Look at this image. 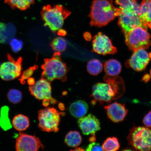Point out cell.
<instances>
[{
  "mask_svg": "<svg viewBox=\"0 0 151 151\" xmlns=\"http://www.w3.org/2000/svg\"><path fill=\"white\" fill-rule=\"evenodd\" d=\"M120 9L114 6L109 0H94L89 15L90 26L101 27L119 15Z\"/></svg>",
  "mask_w": 151,
  "mask_h": 151,
  "instance_id": "2",
  "label": "cell"
},
{
  "mask_svg": "<svg viewBox=\"0 0 151 151\" xmlns=\"http://www.w3.org/2000/svg\"><path fill=\"white\" fill-rule=\"evenodd\" d=\"M92 46V52L102 55L114 54L117 52L110 39L101 32L94 37Z\"/></svg>",
  "mask_w": 151,
  "mask_h": 151,
  "instance_id": "10",
  "label": "cell"
},
{
  "mask_svg": "<svg viewBox=\"0 0 151 151\" xmlns=\"http://www.w3.org/2000/svg\"><path fill=\"white\" fill-rule=\"evenodd\" d=\"M147 29L139 26L125 35V42L130 50L134 52L140 49L146 50L151 46V36Z\"/></svg>",
  "mask_w": 151,
  "mask_h": 151,
  "instance_id": "6",
  "label": "cell"
},
{
  "mask_svg": "<svg viewBox=\"0 0 151 151\" xmlns=\"http://www.w3.org/2000/svg\"><path fill=\"white\" fill-rule=\"evenodd\" d=\"M8 107L4 106L1 109L0 115V126L4 131H7L12 127L9 115Z\"/></svg>",
  "mask_w": 151,
  "mask_h": 151,
  "instance_id": "25",
  "label": "cell"
},
{
  "mask_svg": "<svg viewBox=\"0 0 151 151\" xmlns=\"http://www.w3.org/2000/svg\"><path fill=\"white\" fill-rule=\"evenodd\" d=\"M7 99L11 103L17 104L19 103L22 99V92L17 89L9 90L7 94Z\"/></svg>",
  "mask_w": 151,
  "mask_h": 151,
  "instance_id": "28",
  "label": "cell"
},
{
  "mask_svg": "<svg viewBox=\"0 0 151 151\" xmlns=\"http://www.w3.org/2000/svg\"><path fill=\"white\" fill-rule=\"evenodd\" d=\"M50 46L52 50L56 52H63L67 48V41L62 37H56L51 42Z\"/></svg>",
  "mask_w": 151,
  "mask_h": 151,
  "instance_id": "27",
  "label": "cell"
},
{
  "mask_svg": "<svg viewBox=\"0 0 151 151\" xmlns=\"http://www.w3.org/2000/svg\"><path fill=\"white\" fill-rule=\"evenodd\" d=\"M1 62H0V69H1Z\"/></svg>",
  "mask_w": 151,
  "mask_h": 151,
  "instance_id": "41",
  "label": "cell"
},
{
  "mask_svg": "<svg viewBox=\"0 0 151 151\" xmlns=\"http://www.w3.org/2000/svg\"><path fill=\"white\" fill-rule=\"evenodd\" d=\"M151 59V53L145 49H140L133 52L130 59L126 62V67L131 68L137 71L144 70Z\"/></svg>",
  "mask_w": 151,
  "mask_h": 151,
  "instance_id": "11",
  "label": "cell"
},
{
  "mask_svg": "<svg viewBox=\"0 0 151 151\" xmlns=\"http://www.w3.org/2000/svg\"><path fill=\"white\" fill-rule=\"evenodd\" d=\"M139 17L143 25L151 29V0H143L139 6Z\"/></svg>",
  "mask_w": 151,
  "mask_h": 151,
  "instance_id": "17",
  "label": "cell"
},
{
  "mask_svg": "<svg viewBox=\"0 0 151 151\" xmlns=\"http://www.w3.org/2000/svg\"><path fill=\"white\" fill-rule=\"evenodd\" d=\"M150 76L148 75H145L143 77L142 80L143 82L145 83H147L150 81Z\"/></svg>",
  "mask_w": 151,
  "mask_h": 151,
  "instance_id": "35",
  "label": "cell"
},
{
  "mask_svg": "<svg viewBox=\"0 0 151 151\" xmlns=\"http://www.w3.org/2000/svg\"><path fill=\"white\" fill-rule=\"evenodd\" d=\"M127 139L130 145L138 150H151V129L142 126H134Z\"/></svg>",
  "mask_w": 151,
  "mask_h": 151,
  "instance_id": "7",
  "label": "cell"
},
{
  "mask_svg": "<svg viewBox=\"0 0 151 151\" xmlns=\"http://www.w3.org/2000/svg\"><path fill=\"white\" fill-rule=\"evenodd\" d=\"M16 28L14 24L0 22V43L9 42L16 35Z\"/></svg>",
  "mask_w": 151,
  "mask_h": 151,
  "instance_id": "18",
  "label": "cell"
},
{
  "mask_svg": "<svg viewBox=\"0 0 151 151\" xmlns=\"http://www.w3.org/2000/svg\"><path fill=\"white\" fill-rule=\"evenodd\" d=\"M65 142L68 146L74 148L79 146L82 143V137L78 132L71 131L65 136Z\"/></svg>",
  "mask_w": 151,
  "mask_h": 151,
  "instance_id": "22",
  "label": "cell"
},
{
  "mask_svg": "<svg viewBox=\"0 0 151 151\" xmlns=\"http://www.w3.org/2000/svg\"><path fill=\"white\" fill-rule=\"evenodd\" d=\"M104 108L108 118L115 123L122 121L127 114L128 111L124 104L115 102L106 106Z\"/></svg>",
  "mask_w": 151,
  "mask_h": 151,
  "instance_id": "15",
  "label": "cell"
},
{
  "mask_svg": "<svg viewBox=\"0 0 151 151\" xmlns=\"http://www.w3.org/2000/svg\"><path fill=\"white\" fill-rule=\"evenodd\" d=\"M78 124L84 135H95L96 132L101 129L99 120L92 114L80 118L78 121Z\"/></svg>",
  "mask_w": 151,
  "mask_h": 151,
  "instance_id": "13",
  "label": "cell"
},
{
  "mask_svg": "<svg viewBox=\"0 0 151 151\" xmlns=\"http://www.w3.org/2000/svg\"><path fill=\"white\" fill-rule=\"evenodd\" d=\"M84 38L87 41H90L91 40L92 37L91 35L88 32H86L83 35Z\"/></svg>",
  "mask_w": 151,
  "mask_h": 151,
  "instance_id": "33",
  "label": "cell"
},
{
  "mask_svg": "<svg viewBox=\"0 0 151 151\" xmlns=\"http://www.w3.org/2000/svg\"><path fill=\"white\" fill-rule=\"evenodd\" d=\"M67 32L65 30L60 29L58 31V35L61 36H65L67 35Z\"/></svg>",
  "mask_w": 151,
  "mask_h": 151,
  "instance_id": "34",
  "label": "cell"
},
{
  "mask_svg": "<svg viewBox=\"0 0 151 151\" xmlns=\"http://www.w3.org/2000/svg\"><path fill=\"white\" fill-rule=\"evenodd\" d=\"M115 3L119 6L120 13L139 16V6L135 0H115Z\"/></svg>",
  "mask_w": 151,
  "mask_h": 151,
  "instance_id": "16",
  "label": "cell"
},
{
  "mask_svg": "<svg viewBox=\"0 0 151 151\" xmlns=\"http://www.w3.org/2000/svg\"><path fill=\"white\" fill-rule=\"evenodd\" d=\"M11 48L13 51L15 52H18L22 50L23 47L22 41L16 38H12L9 41Z\"/></svg>",
  "mask_w": 151,
  "mask_h": 151,
  "instance_id": "29",
  "label": "cell"
},
{
  "mask_svg": "<svg viewBox=\"0 0 151 151\" xmlns=\"http://www.w3.org/2000/svg\"><path fill=\"white\" fill-rule=\"evenodd\" d=\"M103 69L102 63L97 59H91L88 62L87 70L90 74L96 76L101 73Z\"/></svg>",
  "mask_w": 151,
  "mask_h": 151,
  "instance_id": "24",
  "label": "cell"
},
{
  "mask_svg": "<svg viewBox=\"0 0 151 151\" xmlns=\"http://www.w3.org/2000/svg\"><path fill=\"white\" fill-rule=\"evenodd\" d=\"M102 148L105 151H116L119 149L120 145L117 138L109 137L104 141Z\"/></svg>",
  "mask_w": 151,
  "mask_h": 151,
  "instance_id": "26",
  "label": "cell"
},
{
  "mask_svg": "<svg viewBox=\"0 0 151 151\" xmlns=\"http://www.w3.org/2000/svg\"><path fill=\"white\" fill-rule=\"evenodd\" d=\"M104 68L107 75L110 76H116L122 70L121 64L117 60L110 59L105 62Z\"/></svg>",
  "mask_w": 151,
  "mask_h": 151,
  "instance_id": "20",
  "label": "cell"
},
{
  "mask_svg": "<svg viewBox=\"0 0 151 151\" xmlns=\"http://www.w3.org/2000/svg\"><path fill=\"white\" fill-rule=\"evenodd\" d=\"M5 3L13 9L25 10L35 3V0H5Z\"/></svg>",
  "mask_w": 151,
  "mask_h": 151,
  "instance_id": "23",
  "label": "cell"
},
{
  "mask_svg": "<svg viewBox=\"0 0 151 151\" xmlns=\"http://www.w3.org/2000/svg\"><path fill=\"white\" fill-rule=\"evenodd\" d=\"M86 151H103V149L102 146L99 143L95 142H91L88 146L86 149Z\"/></svg>",
  "mask_w": 151,
  "mask_h": 151,
  "instance_id": "31",
  "label": "cell"
},
{
  "mask_svg": "<svg viewBox=\"0 0 151 151\" xmlns=\"http://www.w3.org/2000/svg\"><path fill=\"white\" fill-rule=\"evenodd\" d=\"M150 77H151V69L150 71Z\"/></svg>",
  "mask_w": 151,
  "mask_h": 151,
  "instance_id": "40",
  "label": "cell"
},
{
  "mask_svg": "<svg viewBox=\"0 0 151 151\" xmlns=\"http://www.w3.org/2000/svg\"><path fill=\"white\" fill-rule=\"evenodd\" d=\"M30 124L29 118L23 114L17 115L13 118L12 125L17 131L22 132L25 131L29 127Z\"/></svg>",
  "mask_w": 151,
  "mask_h": 151,
  "instance_id": "21",
  "label": "cell"
},
{
  "mask_svg": "<svg viewBox=\"0 0 151 151\" xmlns=\"http://www.w3.org/2000/svg\"><path fill=\"white\" fill-rule=\"evenodd\" d=\"M61 54L56 52L52 58H46L41 66L43 69L42 78L50 82L59 80L65 82L67 80V74L69 71L66 64L62 61Z\"/></svg>",
  "mask_w": 151,
  "mask_h": 151,
  "instance_id": "3",
  "label": "cell"
},
{
  "mask_svg": "<svg viewBox=\"0 0 151 151\" xmlns=\"http://www.w3.org/2000/svg\"><path fill=\"white\" fill-rule=\"evenodd\" d=\"M65 114V113L60 112L53 107L41 109L38 116L40 129L42 131L56 133L59 130L60 116Z\"/></svg>",
  "mask_w": 151,
  "mask_h": 151,
  "instance_id": "5",
  "label": "cell"
},
{
  "mask_svg": "<svg viewBox=\"0 0 151 151\" xmlns=\"http://www.w3.org/2000/svg\"><path fill=\"white\" fill-rule=\"evenodd\" d=\"M105 83H98L92 88V104L99 101L101 103H110L112 100L121 97L125 92L123 80L118 76H106L104 78Z\"/></svg>",
  "mask_w": 151,
  "mask_h": 151,
  "instance_id": "1",
  "label": "cell"
},
{
  "mask_svg": "<svg viewBox=\"0 0 151 151\" xmlns=\"http://www.w3.org/2000/svg\"><path fill=\"white\" fill-rule=\"evenodd\" d=\"M0 115H1V112H0Z\"/></svg>",
  "mask_w": 151,
  "mask_h": 151,
  "instance_id": "42",
  "label": "cell"
},
{
  "mask_svg": "<svg viewBox=\"0 0 151 151\" xmlns=\"http://www.w3.org/2000/svg\"><path fill=\"white\" fill-rule=\"evenodd\" d=\"M71 14L63 6L56 5L52 7L48 5L43 7L41 14L44 26L55 33L63 26L64 21Z\"/></svg>",
  "mask_w": 151,
  "mask_h": 151,
  "instance_id": "4",
  "label": "cell"
},
{
  "mask_svg": "<svg viewBox=\"0 0 151 151\" xmlns=\"http://www.w3.org/2000/svg\"><path fill=\"white\" fill-rule=\"evenodd\" d=\"M28 83L30 85H33L35 83V81L33 78H29L28 79Z\"/></svg>",
  "mask_w": 151,
  "mask_h": 151,
  "instance_id": "37",
  "label": "cell"
},
{
  "mask_svg": "<svg viewBox=\"0 0 151 151\" xmlns=\"http://www.w3.org/2000/svg\"><path fill=\"white\" fill-rule=\"evenodd\" d=\"M43 146L38 137L20 133L17 139L16 149L17 151H37Z\"/></svg>",
  "mask_w": 151,
  "mask_h": 151,
  "instance_id": "12",
  "label": "cell"
},
{
  "mask_svg": "<svg viewBox=\"0 0 151 151\" xmlns=\"http://www.w3.org/2000/svg\"><path fill=\"white\" fill-rule=\"evenodd\" d=\"M88 106L86 101L78 100L72 103L69 107L70 114L74 117L80 118L87 113Z\"/></svg>",
  "mask_w": 151,
  "mask_h": 151,
  "instance_id": "19",
  "label": "cell"
},
{
  "mask_svg": "<svg viewBox=\"0 0 151 151\" xmlns=\"http://www.w3.org/2000/svg\"><path fill=\"white\" fill-rule=\"evenodd\" d=\"M37 66L35 65L30 67L29 68L26 70L22 73V75L20 77L19 80L22 83L24 84V81L30 78V77L33 75L34 71L37 69Z\"/></svg>",
  "mask_w": 151,
  "mask_h": 151,
  "instance_id": "30",
  "label": "cell"
},
{
  "mask_svg": "<svg viewBox=\"0 0 151 151\" xmlns=\"http://www.w3.org/2000/svg\"><path fill=\"white\" fill-rule=\"evenodd\" d=\"M72 151H83L84 150V149L82 148H80V147H77V148H76L75 150H71Z\"/></svg>",
  "mask_w": 151,
  "mask_h": 151,
  "instance_id": "39",
  "label": "cell"
},
{
  "mask_svg": "<svg viewBox=\"0 0 151 151\" xmlns=\"http://www.w3.org/2000/svg\"><path fill=\"white\" fill-rule=\"evenodd\" d=\"M50 83L42 78L33 85H30L29 91L37 99L43 101H49L50 103L55 104L57 101L52 97Z\"/></svg>",
  "mask_w": 151,
  "mask_h": 151,
  "instance_id": "9",
  "label": "cell"
},
{
  "mask_svg": "<svg viewBox=\"0 0 151 151\" xmlns=\"http://www.w3.org/2000/svg\"><path fill=\"white\" fill-rule=\"evenodd\" d=\"M58 107L60 109H61L62 110H64V109H65V106H64V105L62 103H60L58 105Z\"/></svg>",
  "mask_w": 151,
  "mask_h": 151,
  "instance_id": "38",
  "label": "cell"
},
{
  "mask_svg": "<svg viewBox=\"0 0 151 151\" xmlns=\"http://www.w3.org/2000/svg\"><path fill=\"white\" fill-rule=\"evenodd\" d=\"M118 24L124 35L135 27L141 26L147 28L143 25L139 15H127L120 13Z\"/></svg>",
  "mask_w": 151,
  "mask_h": 151,
  "instance_id": "14",
  "label": "cell"
},
{
  "mask_svg": "<svg viewBox=\"0 0 151 151\" xmlns=\"http://www.w3.org/2000/svg\"><path fill=\"white\" fill-rule=\"evenodd\" d=\"M143 124L148 128H151V111L145 115L143 119Z\"/></svg>",
  "mask_w": 151,
  "mask_h": 151,
  "instance_id": "32",
  "label": "cell"
},
{
  "mask_svg": "<svg viewBox=\"0 0 151 151\" xmlns=\"http://www.w3.org/2000/svg\"><path fill=\"white\" fill-rule=\"evenodd\" d=\"M89 141L90 142H95L96 141V137L95 135H92L89 139Z\"/></svg>",
  "mask_w": 151,
  "mask_h": 151,
  "instance_id": "36",
  "label": "cell"
},
{
  "mask_svg": "<svg viewBox=\"0 0 151 151\" xmlns=\"http://www.w3.org/2000/svg\"><path fill=\"white\" fill-rule=\"evenodd\" d=\"M8 61L2 64L0 69V77L3 80L10 81L18 78L21 74V58L16 60L9 55L7 56Z\"/></svg>",
  "mask_w": 151,
  "mask_h": 151,
  "instance_id": "8",
  "label": "cell"
}]
</instances>
